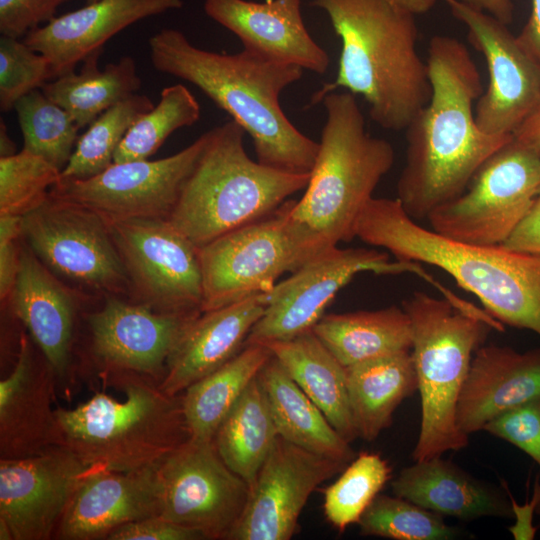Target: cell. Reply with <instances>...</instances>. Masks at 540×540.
<instances>
[{"mask_svg": "<svg viewBox=\"0 0 540 540\" xmlns=\"http://www.w3.org/2000/svg\"><path fill=\"white\" fill-rule=\"evenodd\" d=\"M426 62L431 95L405 129V162L396 186L397 200L418 222L461 195L480 166L513 138L479 128L474 103L484 90L464 43L435 35Z\"/></svg>", "mask_w": 540, "mask_h": 540, "instance_id": "6da1fadb", "label": "cell"}, {"mask_svg": "<svg viewBox=\"0 0 540 540\" xmlns=\"http://www.w3.org/2000/svg\"><path fill=\"white\" fill-rule=\"evenodd\" d=\"M148 45L157 71L195 85L242 127L258 162L311 172L319 142L297 129L280 104L281 93L301 79L303 69L245 49L235 54L201 49L174 28L155 33Z\"/></svg>", "mask_w": 540, "mask_h": 540, "instance_id": "7a4b0ae2", "label": "cell"}, {"mask_svg": "<svg viewBox=\"0 0 540 540\" xmlns=\"http://www.w3.org/2000/svg\"><path fill=\"white\" fill-rule=\"evenodd\" d=\"M341 40L336 78L316 91L310 106L344 89L361 95L380 127L405 130L431 95L428 65L418 51L414 14L389 0H312Z\"/></svg>", "mask_w": 540, "mask_h": 540, "instance_id": "3957f363", "label": "cell"}, {"mask_svg": "<svg viewBox=\"0 0 540 540\" xmlns=\"http://www.w3.org/2000/svg\"><path fill=\"white\" fill-rule=\"evenodd\" d=\"M355 237L397 260L443 270L502 325L540 336V255L451 240L409 217L397 198L373 197L357 220Z\"/></svg>", "mask_w": 540, "mask_h": 540, "instance_id": "277c9868", "label": "cell"}, {"mask_svg": "<svg viewBox=\"0 0 540 540\" xmlns=\"http://www.w3.org/2000/svg\"><path fill=\"white\" fill-rule=\"evenodd\" d=\"M125 400L97 392L72 409L56 408L54 445L71 451L90 470L130 472L158 466L188 441L182 396L132 372H106Z\"/></svg>", "mask_w": 540, "mask_h": 540, "instance_id": "5b68a950", "label": "cell"}, {"mask_svg": "<svg viewBox=\"0 0 540 540\" xmlns=\"http://www.w3.org/2000/svg\"><path fill=\"white\" fill-rule=\"evenodd\" d=\"M169 217L197 247L260 220L307 187L310 173L275 169L252 160L235 121L211 130Z\"/></svg>", "mask_w": 540, "mask_h": 540, "instance_id": "8992f818", "label": "cell"}, {"mask_svg": "<svg viewBox=\"0 0 540 540\" xmlns=\"http://www.w3.org/2000/svg\"><path fill=\"white\" fill-rule=\"evenodd\" d=\"M321 103L326 110L319 150L305 193L293 216L330 245L355 238V226L381 179L394 164V148L374 137L349 91H334Z\"/></svg>", "mask_w": 540, "mask_h": 540, "instance_id": "52a82bcc", "label": "cell"}, {"mask_svg": "<svg viewBox=\"0 0 540 540\" xmlns=\"http://www.w3.org/2000/svg\"><path fill=\"white\" fill-rule=\"evenodd\" d=\"M412 328L411 355L421 401L420 431L414 461L464 449L469 436L456 423L458 399L476 350L495 319L462 311L446 298L415 291L402 302Z\"/></svg>", "mask_w": 540, "mask_h": 540, "instance_id": "ba28073f", "label": "cell"}, {"mask_svg": "<svg viewBox=\"0 0 540 540\" xmlns=\"http://www.w3.org/2000/svg\"><path fill=\"white\" fill-rule=\"evenodd\" d=\"M294 202L198 247L202 312L267 293L281 275L334 247L293 216Z\"/></svg>", "mask_w": 540, "mask_h": 540, "instance_id": "9c48e42d", "label": "cell"}, {"mask_svg": "<svg viewBox=\"0 0 540 540\" xmlns=\"http://www.w3.org/2000/svg\"><path fill=\"white\" fill-rule=\"evenodd\" d=\"M540 191V156L513 138L477 170L465 191L435 209L430 229L451 240L501 245Z\"/></svg>", "mask_w": 540, "mask_h": 540, "instance_id": "30bf717a", "label": "cell"}, {"mask_svg": "<svg viewBox=\"0 0 540 540\" xmlns=\"http://www.w3.org/2000/svg\"><path fill=\"white\" fill-rule=\"evenodd\" d=\"M414 273L441 294L448 290L425 272L419 263L397 260L372 248L334 246L309 260L287 279L263 293L266 309L251 329L246 344L291 339L312 330L336 294L360 272Z\"/></svg>", "mask_w": 540, "mask_h": 540, "instance_id": "8fae6325", "label": "cell"}, {"mask_svg": "<svg viewBox=\"0 0 540 540\" xmlns=\"http://www.w3.org/2000/svg\"><path fill=\"white\" fill-rule=\"evenodd\" d=\"M156 472L160 516L205 539L228 538L244 511L250 485L227 466L214 440L190 438Z\"/></svg>", "mask_w": 540, "mask_h": 540, "instance_id": "7c38bea8", "label": "cell"}, {"mask_svg": "<svg viewBox=\"0 0 540 540\" xmlns=\"http://www.w3.org/2000/svg\"><path fill=\"white\" fill-rule=\"evenodd\" d=\"M22 236L51 271L89 288L117 294L131 288L106 221L52 196L22 216Z\"/></svg>", "mask_w": 540, "mask_h": 540, "instance_id": "4fadbf2b", "label": "cell"}, {"mask_svg": "<svg viewBox=\"0 0 540 540\" xmlns=\"http://www.w3.org/2000/svg\"><path fill=\"white\" fill-rule=\"evenodd\" d=\"M105 221L143 304L159 312H202L201 265L191 240L167 219Z\"/></svg>", "mask_w": 540, "mask_h": 540, "instance_id": "5bb4252c", "label": "cell"}, {"mask_svg": "<svg viewBox=\"0 0 540 540\" xmlns=\"http://www.w3.org/2000/svg\"><path fill=\"white\" fill-rule=\"evenodd\" d=\"M208 137L207 131L162 159L113 163L87 179L59 180L50 196L85 207L105 220H168Z\"/></svg>", "mask_w": 540, "mask_h": 540, "instance_id": "9a60e30c", "label": "cell"}, {"mask_svg": "<svg viewBox=\"0 0 540 540\" xmlns=\"http://www.w3.org/2000/svg\"><path fill=\"white\" fill-rule=\"evenodd\" d=\"M467 29L472 46L484 57L489 81L475 103L479 128L513 136L540 104V67L523 50L507 25L460 0H444Z\"/></svg>", "mask_w": 540, "mask_h": 540, "instance_id": "2e32d148", "label": "cell"}, {"mask_svg": "<svg viewBox=\"0 0 540 540\" xmlns=\"http://www.w3.org/2000/svg\"><path fill=\"white\" fill-rule=\"evenodd\" d=\"M347 465L278 435L227 540H289L310 495Z\"/></svg>", "mask_w": 540, "mask_h": 540, "instance_id": "e0dca14e", "label": "cell"}, {"mask_svg": "<svg viewBox=\"0 0 540 540\" xmlns=\"http://www.w3.org/2000/svg\"><path fill=\"white\" fill-rule=\"evenodd\" d=\"M88 470L60 445L23 458L1 459L0 521L7 524L13 540H47L55 536Z\"/></svg>", "mask_w": 540, "mask_h": 540, "instance_id": "ac0fdd59", "label": "cell"}, {"mask_svg": "<svg viewBox=\"0 0 540 540\" xmlns=\"http://www.w3.org/2000/svg\"><path fill=\"white\" fill-rule=\"evenodd\" d=\"M201 313L159 312L108 296L88 319L93 353L106 372L137 373L160 383L169 356Z\"/></svg>", "mask_w": 540, "mask_h": 540, "instance_id": "d6986e66", "label": "cell"}, {"mask_svg": "<svg viewBox=\"0 0 540 540\" xmlns=\"http://www.w3.org/2000/svg\"><path fill=\"white\" fill-rule=\"evenodd\" d=\"M302 0H204V11L231 31L245 50L265 58L324 74L327 52L308 32Z\"/></svg>", "mask_w": 540, "mask_h": 540, "instance_id": "ffe728a7", "label": "cell"}, {"mask_svg": "<svg viewBox=\"0 0 540 540\" xmlns=\"http://www.w3.org/2000/svg\"><path fill=\"white\" fill-rule=\"evenodd\" d=\"M156 469H89L73 493L55 536L64 540L107 539L122 525L160 515Z\"/></svg>", "mask_w": 540, "mask_h": 540, "instance_id": "44dd1931", "label": "cell"}, {"mask_svg": "<svg viewBox=\"0 0 540 540\" xmlns=\"http://www.w3.org/2000/svg\"><path fill=\"white\" fill-rule=\"evenodd\" d=\"M183 0H98L31 30L24 42L49 61L53 78L75 71L114 35L147 17L179 9Z\"/></svg>", "mask_w": 540, "mask_h": 540, "instance_id": "7402d4cb", "label": "cell"}, {"mask_svg": "<svg viewBox=\"0 0 540 540\" xmlns=\"http://www.w3.org/2000/svg\"><path fill=\"white\" fill-rule=\"evenodd\" d=\"M540 397V348L519 352L482 345L472 358L462 387L456 423L468 436L518 405Z\"/></svg>", "mask_w": 540, "mask_h": 540, "instance_id": "603a6c76", "label": "cell"}, {"mask_svg": "<svg viewBox=\"0 0 540 540\" xmlns=\"http://www.w3.org/2000/svg\"><path fill=\"white\" fill-rule=\"evenodd\" d=\"M56 377L46 358L36 362L23 335L14 368L0 381L1 459L31 456L54 445Z\"/></svg>", "mask_w": 540, "mask_h": 540, "instance_id": "cb8c5ba5", "label": "cell"}, {"mask_svg": "<svg viewBox=\"0 0 540 540\" xmlns=\"http://www.w3.org/2000/svg\"><path fill=\"white\" fill-rule=\"evenodd\" d=\"M265 309L262 293L202 312L169 356L159 388L168 395H179L232 359L245 346Z\"/></svg>", "mask_w": 540, "mask_h": 540, "instance_id": "d4e9b609", "label": "cell"}, {"mask_svg": "<svg viewBox=\"0 0 540 540\" xmlns=\"http://www.w3.org/2000/svg\"><path fill=\"white\" fill-rule=\"evenodd\" d=\"M11 299L15 315L42 355L57 377H64L70 364L75 298L29 247L20 251Z\"/></svg>", "mask_w": 540, "mask_h": 540, "instance_id": "484cf974", "label": "cell"}, {"mask_svg": "<svg viewBox=\"0 0 540 540\" xmlns=\"http://www.w3.org/2000/svg\"><path fill=\"white\" fill-rule=\"evenodd\" d=\"M391 482L393 494L442 516L471 521L513 516L511 502L441 456L414 461Z\"/></svg>", "mask_w": 540, "mask_h": 540, "instance_id": "4316f807", "label": "cell"}, {"mask_svg": "<svg viewBox=\"0 0 540 540\" xmlns=\"http://www.w3.org/2000/svg\"><path fill=\"white\" fill-rule=\"evenodd\" d=\"M260 344L271 351L345 440L351 443L358 437L350 409L346 367L313 330L291 339Z\"/></svg>", "mask_w": 540, "mask_h": 540, "instance_id": "83f0119b", "label": "cell"}, {"mask_svg": "<svg viewBox=\"0 0 540 540\" xmlns=\"http://www.w3.org/2000/svg\"><path fill=\"white\" fill-rule=\"evenodd\" d=\"M258 378L280 437L346 465L355 458L350 443L337 432L273 355L259 372Z\"/></svg>", "mask_w": 540, "mask_h": 540, "instance_id": "f1b7e54d", "label": "cell"}, {"mask_svg": "<svg viewBox=\"0 0 540 540\" xmlns=\"http://www.w3.org/2000/svg\"><path fill=\"white\" fill-rule=\"evenodd\" d=\"M346 376L357 436L368 442L392 424L396 408L418 390L411 351L353 364Z\"/></svg>", "mask_w": 540, "mask_h": 540, "instance_id": "f546056e", "label": "cell"}, {"mask_svg": "<svg viewBox=\"0 0 540 540\" xmlns=\"http://www.w3.org/2000/svg\"><path fill=\"white\" fill-rule=\"evenodd\" d=\"M312 330L345 367L412 348L411 322L402 306L323 315Z\"/></svg>", "mask_w": 540, "mask_h": 540, "instance_id": "4dcf8cb0", "label": "cell"}, {"mask_svg": "<svg viewBox=\"0 0 540 540\" xmlns=\"http://www.w3.org/2000/svg\"><path fill=\"white\" fill-rule=\"evenodd\" d=\"M103 50L89 55L78 73L75 71L54 78L41 88L82 129L115 104L136 94L142 85L135 60L124 56L119 61L98 66Z\"/></svg>", "mask_w": 540, "mask_h": 540, "instance_id": "1f68e13d", "label": "cell"}, {"mask_svg": "<svg viewBox=\"0 0 540 540\" xmlns=\"http://www.w3.org/2000/svg\"><path fill=\"white\" fill-rule=\"evenodd\" d=\"M271 357L265 345L246 344L232 359L184 391L182 406L191 439L214 440L226 415Z\"/></svg>", "mask_w": 540, "mask_h": 540, "instance_id": "d6a6232c", "label": "cell"}, {"mask_svg": "<svg viewBox=\"0 0 540 540\" xmlns=\"http://www.w3.org/2000/svg\"><path fill=\"white\" fill-rule=\"evenodd\" d=\"M277 437L267 396L257 376L220 424L214 442L227 466L251 485Z\"/></svg>", "mask_w": 540, "mask_h": 540, "instance_id": "836d02e7", "label": "cell"}, {"mask_svg": "<svg viewBox=\"0 0 540 540\" xmlns=\"http://www.w3.org/2000/svg\"><path fill=\"white\" fill-rule=\"evenodd\" d=\"M153 107L148 96L136 93L99 115L79 136L60 180L87 179L107 169L130 127Z\"/></svg>", "mask_w": 540, "mask_h": 540, "instance_id": "e575fe53", "label": "cell"}, {"mask_svg": "<svg viewBox=\"0 0 540 540\" xmlns=\"http://www.w3.org/2000/svg\"><path fill=\"white\" fill-rule=\"evenodd\" d=\"M200 114V105L186 86L165 87L157 105L130 127L116 149L113 163L148 159L173 132L195 124Z\"/></svg>", "mask_w": 540, "mask_h": 540, "instance_id": "d590c367", "label": "cell"}, {"mask_svg": "<svg viewBox=\"0 0 540 540\" xmlns=\"http://www.w3.org/2000/svg\"><path fill=\"white\" fill-rule=\"evenodd\" d=\"M14 109L24 138L23 149L44 158L62 171L79 138L80 128L72 117L41 89L20 98Z\"/></svg>", "mask_w": 540, "mask_h": 540, "instance_id": "8d00e7d4", "label": "cell"}, {"mask_svg": "<svg viewBox=\"0 0 540 540\" xmlns=\"http://www.w3.org/2000/svg\"><path fill=\"white\" fill-rule=\"evenodd\" d=\"M391 466L377 453L362 452L324 491L323 511L339 532L357 524L391 478Z\"/></svg>", "mask_w": 540, "mask_h": 540, "instance_id": "74e56055", "label": "cell"}, {"mask_svg": "<svg viewBox=\"0 0 540 540\" xmlns=\"http://www.w3.org/2000/svg\"><path fill=\"white\" fill-rule=\"evenodd\" d=\"M357 524L363 536L395 540H451L460 534L442 515L396 495L378 494Z\"/></svg>", "mask_w": 540, "mask_h": 540, "instance_id": "f35d334b", "label": "cell"}, {"mask_svg": "<svg viewBox=\"0 0 540 540\" xmlns=\"http://www.w3.org/2000/svg\"><path fill=\"white\" fill-rule=\"evenodd\" d=\"M61 171L25 149L0 157V215L24 216L38 207L59 182Z\"/></svg>", "mask_w": 540, "mask_h": 540, "instance_id": "ab89813d", "label": "cell"}, {"mask_svg": "<svg viewBox=\"0 0 540 540\" xmlns=\"http://www.w3.org/2000/svg\"><path fill=\"white\" fill-rule=\"evenodd\" d=\"M53 78L51 65L41 53L24 41L0 37V108L6 112L33 90Z\"/></svg>", "mask_w": 540, "mask_h": 540, "instance_id": "60d3db41", "label": "cell"}, {"mask_svg": "<svg viewBox=\"0 0 540 540\" xmlns=\"http://www.w3.org/2000/svg\"><path fill=\"white\" fill-rule=\"evenodd\" d=\"M483 431L513 444L540 467V397L500 414Z\"/></svg>", "mask_w": 540, "mask_h": 540, "instance_id": "b9f144b4", "label": "cell"}, {"mask_svg": "<svg viewBox=\"0 0 540 540\" xmlns=\"http://www.w3.org/2000/svg\"><path fill=\"white\" fill-rule=\"evenodd\" d=\"M68 0H0V33L18 38L55 18Z\"/></svg>", "mask_w": 540, "mask_h": 540, "instance_id": "7bdbcfd3", "label": "cell"}, {"mask_svg": "<svg viewBox=\"0 0 540 540\" xmlns=\"http://www.w3.org/2000/svg\"><path fill=\"white\" fill-rule=\"evenodd\" d=\"M108 540H201L204 536L160 515L146 517L122 525L111 532Z\"/></svg>", "mask_w": 540, "mask_h": 540, "instance_id": "ee69618b", "label": "cell"}, {"mask_svg": "<svg viewBox=\"0 0 540 540\" xmlns=\"http://www.w3.org/2000/svg\"><path fill=\"white\" fill-rule=\"evenodd\" d=\"M22 217L0 215V296L5 300L12 294L16 281L20 251L16 240L22 235Z\"/></svg>", "mask_w": 540, "mask_h": 540, "instance_id": "f6af8a7d", "label": "cell"}, {"mask_svg": "<svg viewBox=\"0 0 540 540\" xmlns=\"http://www.w3.org/2000/svg\"><path fill=\"white\" fill-rule=\"evenodd\" d=\"M501 245L511 250L540 255V191L524 218Z\"/></svg>", "mask_w": 540, "mask_h": 540, "instance_id": "bcb514c9", "label": "cell"}, {"mask_svg": "<svg viewBox=\"0 0 540 540\" xmlns=\"http://www.w3.org/2000/svg\"><path fill=\"white\" fill-rule=\"evenodd\" d=\"M507 493L510 496L512 513L515 518L514 525L508 528L510 533L515 540L534 539L537 528L533 525V517L540 500L538 479L535 482L531 500L523 505H518L508 490Z\"/></svg>", "mask_w": 540, "mask_h": 540, "instance_id": "7dc6e473", "label": "cell"}, {"mask_svg": "<svg viewBox=\"0 0 540 540\" xmlns=\"http://www.w3.org/2000/svg\"><path fill=\"white\" fill-rule=\"evenodd\" d=\"M531 3V14L516 38L523 50L540 67V0H531Z\"/></svg>", "mask_w": 540, "mask_h": 540, "instance_id": "c3c4849f", "label": "cell"}, {"mask_svg": "<svg viewBox=\"0 0 540 540\" xmlns=\"http://www.w3.org/2000/svg\"><path fill=\"white\" fill-rule=\"evenodd\" d=\"M513 139L540 156V104L515 131Z\"/></svg>", "mask_w": 540, "mask_h": 540, "instance_id": "681fc988", "label": "cell"}, {"mask_svg": "<svg viewBox=\"0 0 540 540\" xmlns=\"http://www.w3.org/2000/svg\"><path fill=\"white\" fill-rule=\"evenodd\" d=\"M465 4L493 16L500 22L509 25L514 19L512 0H460Z\"/></svg>", "mask_w": 540, "mask_h": 540, "instance_id": "f907efd6", "label": "cell"}, {"mask_svg": "<svg viewBox=\"0 0 540 540\" xmlns=\"http://www.w3.org/2000/svg\"><path fill=\"white\" fill-rule=\"evenodd\" d=\"M395 6L402 8L414 15H422L429 12L437 0H389Z\"/></svg>", "mask_w": 540, "mask_h": 540, "instance_id": "816d5d0a", "label": "cell"}, {"mask_svg": "<svg viewBox=\"0 0 540 540\" xmlns=\"http://www.w3.org/2000/svg\"><path fill=\"white\" fill-rule=\"evenodd\" d=\"M16 145L9 137L6 124L1 118L0 122V155L1 157H7L15 154Z\"/></svg>", "mask_w": 540, "mask_h": 540, "instance_id": "f5cc1de1", "label": "cell"}, {"mask_svg": "<svg viewBox=\"0 0 540 540\" xmlns=\"http://www.w3.org/2000/svg\"><path fill=\"white\" fill-rule=\"evenodd\" d=\"M538 485H539V491H540V481L539 480H538ZM536 513L538 515H540V500H539V503H538L537 508H536Z\"/></svg>", "mask_w": 540, "mask_h": 540, "instance_id": "db71d44e", "label": "cell"}, {"mask_svg": "<svg viewBox=\"0 0 540 540\" xmlns=\"http://www.w3.org/2000/svg\"><path fill=\"white\" fill-rule=\"evenodd\" d=\"M95 1H98V0H86L87 3H92V2H95Z\"/></svg>", "mask_w": 540, "mask_h": 540, "instance_id": "11a10c76", "label": "cell"}]
</instances>
